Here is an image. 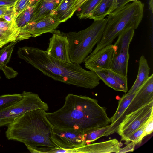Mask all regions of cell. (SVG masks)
Wrapping results in <instances>:
<instances>
[{
    "instance_id": "484cf974",
    "label": "cell",
    "mask_w": 153,
    "mask_h": 153,
    "mask_svg": "<svg viewBox=\"0 0 153 153\" xmlns=\"http://www.w3.org/2000/svg\"><path fill=\"white\" fill-rule=\"evenodd\" d=\"M153 131V114H152L146 124L142 137L143 139L146 136L150 134Z\"/></svg>"
},
{
    "instance_id": "f1b7e54d",
    "label": "cell",
    "mask_w": 153,
    "mask_h": 153,
    "mask_svg": "<svg viewBox=\"0 0 153 153\" xmlns=\"http://www.w3.org/2000/svg\"><path fill=\"white\" fill-rule=\"evenodd\" d=\"M87 0H77L72 8V11L73 13L74 14Z\"/></svg>"
},
{
    "instance_id": "52a82bcc",
    "label": "cell",
    "mask_w": 153,
    "mask_h": 153,
    "mask_svg": "<svg viewBox=\"0 0 153 153\" xmlns=\"http://www.w3.org/2000/svg\"><path fill=\"white\" fill-rule=\"evenodd\" d=\"M153 114V101L126 115L120 123L117 133L121 140L126 142L128 137L143 126Z\"/></svg>"
},
{
    "instance_id": "4dcf8cb0",
    "label": "cell",
    "mask_w": 153,
    "mask_h": 153,
    "mask_svg": "<svg viewBox=\"0 0 153 153\" xmlns=\"http://www.w3.org/2000/svg\"><path fill=\"white\" fill-rule=\"evenodd\" d=\"M149 5L150 9L152 13L153 11V0H149Z\"/></svg>"
},
{
    "instance_id": "603a6c76",
    "label": "cell",
    "mask_w": 153,
    "mask_h": 153,
    "mask_svg": "<svg viewBox=\"0 0 153 153\" xmlns=\"http://www.w3.org/2000/svg\"><path fill=\"white\" fill-rule=\"evenodd\" d=\"M101 0H88L77 10V15L80 19L88 18L91 13Z\"/></svg>"
},
{
    "instance_id": "4316f807",
    "label": "cell",
    "mask_w": 153,
    "mask_h": 153,
    "mask_svg": "<svg viewBox=\"0 0 153 153\" xmlns=\"http://www.w3.org/2000/svg\"><path fill=\"white\" fill-rule=\"evenodd\" d=\"M77 153L75 149H65L59 148H55L50 151L48 153Z\"/></svg>"
},
{
    "instance_id": "ac0fdd59",
    "label": "cell",
    "mask_w": 153,
    "mask_h": 153,
    "mask_svg": "<svg viewBox=\"0 0 153 153\" xmlns=\"http://www.w3.org/2000/svg\"><path fill=\"white\" fill-rule=\"evenodd\" d=\"M18 42H10L0 49V69L8 79L15 77L18 74L11 67L7 65L11 59L14 46Z\"/></svg>"
},
{
    "instance_id": "d590c367",
    "label": "cell",
    "mask_w": 153,
    "mask_h": 153,
    "mask_svg": "<svg viewBox=\"0 0 153 153\" xmlns=\"http://www.w3.org/2000/svg\"><path fill=\"white\" fill-rule=\"evenodd\" d=\"M119 1H120V0H125V1H129L130 2V1H139V0H118Z\"/></svg>"
},
{
    "instance_id": "6da1fadb",
    "label": "cell",
    "mask_w": 153,
    "mask_h": 153,
    "mask_svg": "<svg viewBox=\"0 0 153 153\" xmlns=\"http://www.w3.org/2000/svg\"><path fill=\"white\" fill-rule=\"evenodd\" d=\"M106 110L96 99L69 94L63 106L54 112H46V117L54 128L74 129L84 134L110 123Z\"/></svg>"
},
{
    "instance_id": "4fadbf2b",
    "label": "cell",
    "mask_w": 153,
    "mask_h": 153,
    "mask_svg": "<svg viewBox=\"0 0 153 153\" xmlns=\"http://www.w3.org/2000/svg\"><path fill=\"white\" fill-rule=\"evenodd\" d=\"M100 80L114 90L126 92L128 90L127 77L123 76L111 69H102L94 71Z\"/></svg>"
},
{
    "instance_id": "3957f363",
    "label": "cell",
    "mask_w": 153,
    "mask_h": 153,
    "mask_svg": "<svg viewBox=\"0 0 153 153\" xmlns=\"http://www.w3.org/2000/svg\"><path fill=\"white\" fill-rule=\"evenodd\" d=\"M7 127L5 132L7 139L24 143L31 153H48L58 148L51 139L53 127L44 110L37 109L25 113Z\"/></svg>"
},
{
    "instance_id": "8d00e7d4",
    "label": "cell",
    "mask_w": 153,
    "mask_h": 153,
    "mask_svg": "<svg viewBox=\"0 0 153 153\" xmlns=\"http://www.w3.org/2000/svg\"><path fill=\"white\" fill-rule=\"evenodd\" d=\"M3 47V46L0 44V48Z\"/></svg>"
},
{
    "instance_id": "836d02e7",
    "label": "cell",
    "mask_w": 153,
    "mask_h": 153,
    "mask_svg": "<svg viewBox=\"0 0 153 153\" xmlns=\"http://www.w3.org/2000/svg\"><path fill=\"white\" fill-rule=\"evenodd\" d=\"M5 11V8L2 7H0V16L3 15Z\"/></svg>"
},
{
    "instance_id": "1f68e13d",
    "label": "cell",
    "mask_w": 153,
    "mask_h": 153,
    "mask_svg": "<svg viewBox=\"0 0 153 153\" xmlns=\"http://www.w3.org/2000/svg\"><path fill=\"white\" fill-rule=\"evenodd\" d=\"M4 19L7 22H11V19L9 16L7 15H5L4 16Z\"/></svg>"
},
{
    "instance_id": "e0dca14e",
    "label": "cell",
    "mask_w": 153,
    "mask_h": 153,
    "mask_svg": "<svg viewBox=\"0 0 153 153\" xmlns=\"http://www.w3.org/2000/svg\"><path fill=\"white\" fill-rule=\"evenodd\" d=\"M61 0H39L35 4L33 13L29 23H34L50 16Z\"/></svg>"
},
{
    "instance_id": "7402d4cb",
    "label": "cell",
    "mask_w": 153,
    "mask_h": 153,
    "mask_svg": "<svg viewBox=\"0 0 153 153\" xmlns=\"http://www.w3.org/2000/svg\"><path fill=\"white\" fill-rule=\"evenodd\" d=\"M109 127V125H108L84 133L83 137L85 144H90L100 137L105 136Z\"/></svg>"
},
{
    "instance_id": "277c9868",
    "label": "cell",
    "mask_w": 153,
    "mask_h": 153,
    "mask_svg": "<svg viewBox=\"0 0 153 153\" xmlns=\"http://www.w3.org/2000/svg\"><path fill=\"white\" fill-rule=\"evenodd\" d=\"M129 2L126 1L108 15L102 38L91 53L112 44L114 39L125 29L132 27L135 29L138 27L143 17L144 4L140 1Z\"/></svg>"
},
{
    "instance_id": "7a4b0ae2",
    "label": "cell",
    "mask_w": 153,
    "mask_h": 153,
    "mask_svg": "<svg viewBox=\"0 0 153 153\" xmlns=\"http://www.w3.org/2000/svg\"><path fill=\"white\" fill-rule=\"evenodd\" d=\"M17 54L20 58L54 80L89 89L100 84V79L94 71L86 70L80 64L55 59L46 51L25 46L19 48Z\"/></svg>"
},
{
    "instance_id": "30bf717a",
    "label": "cell",
    "mask_w": 153,
    "mask_h": 153,
    "mask_svg": "<svg viewBox=\"0 0 153 153\" xmlns=\"http://www.w3.org/2000/svg\"><path fill=\"white\" fill-rule=\"evenodd\" d=\"M83 134L82 133L74 129L53 127L51 139L58 148L76 149L85 144Z\"/></svg>"
},
{
    "instance_id": "74e56055",
    "label": "cell",
    "mask_w": 153,
    "mask_h": 153,
    "mask_svg": "<svg viewBox=\"0 0 153 153\" xmlns=\"http://www.w3.org/2000/svg\"><path fill=\"white\" fill-rule=\"evenodd\" d=\"M1 79V76L0 75V79Z\"/></svg>"
},
{
    "instance_id": "83f0119b",
    "label": "cell",
    "mask_w": 153,
    "mask_h": 153,
    "mask_svg": "<svg viewBox=\"0 0 153 153\" xmlns=\"http://www.w3.org/2000/svg\"><path fill=\"white\" fill-rule=\"evenodd\" d=\"M135 145L133 142L131 141L129 143H128L126 147L123 148H121L118 153L133 152L134 150Z\"/></svg>"
},
{
    "instance_id": "44dd1931",
    "label": "cell",
    "mask_w": 153,
    "mask_h": 153,
    "mask_svg": "<svg viewBox=\"0 0 153 153\" xmlns=\"http://www.w3.org/2000/svg\"><path fill=\"white\" fill-rule=\"evenodd\" d=\"M77 0H61L50 16L61 23L66 21L73 15L72 9Z\"/></svg>"
},
{
    "instance_id": "d4e9b609",
    "label": "cell",
    "mask_w": 153,
    "mask_h": 153,
    "mask_svg": "<svg viewBox=\"0 0 153 153\" xmlns=\"http://www.w3.org/2000/svg\"><path fill=\"white\" fill-rule=\"evenodd\" d=\"M147 121L128 137L126 142V143H128L130 141H132L136 145L141 142L143 139L142 136Z\"/></svg>"
},
{
    "instance_id": "9a60e30c",
    "label": "cell",
    "mask_w": 153,
    "mask_h": 153,
    "mask_svg": "<svg viewBox=\"0 0 153 153\" xmlns=\"http://www.w3.org/2000/svg\"><path fill=\"white\" fill-rule=\"evenodd\" d=\"M122 144L117 139H114L103 142L85 144L75 149L77 153H118Z\"/></svg>"
},
{
    "instance_id": "d6a6232c",
    "label": "cell",
    "mask_w": 153,
    "mask_h": 153,
    "mask_svg": "<svg viewBox=\"0 0 153 153\" xmlns=\"http://www.w3.org/2000/svg\"><path fill=\"white\" fill-rule=\"evenodd\" d=\"M39 0H30L29 2V4L32 6L34 5Z\"/></svg>"
},
{
    "instance_id": "8fae6325",
    "label": "cell",
    "mask_w": 153,
    "mask_h": 153,
    "mask_svg": "<svg viewBox=\"0 0 153 153\" xmlns=\"http://www.w3.org/2000/svg\"><path fill=\"white\" fill-rule=\"evenodd\" d=\"M52 33L46 51L47 53L60 61L71 62L69 54V43L66 33L56 30Z\"/></svg>"
},
{
    "instance_id": "f546056e",
    "label": "cell",
    "mask_w": 153,
    "mask_h": 153,
    "mask_svg": "<svg viewBox=\"0 0 153 153\" xmlns=\"http://www.w3.org/2000/svg\"><path fill=\"white\" fill-rule=\"evenodd\" d=\"M27 1V0H21L19 3V7L20 9L23 8L26 4Z\"/></svg>"
},
{
    "instance_id": "cb8c5ba5",
    "label": "cell",
    "mask_w": 153,
    "mask_h": 153,
    "mask_svg": "<svg viewBox=\"0 0 153 153\" xmlns=\"http://www.w3.org/2000/svg\"><path fill=\"white\" fill-rule=\"evenodd\" d=\"M22 97V93L0 95V111L15 104Z\"/></svg>"
},
{
    "instance_id": "ba28073f",
    "label": "cell",
    "mask_w": 153,
    "mask_h": 153,
    "mask_svg": "<svg viewBox=\"0 0 153 153\" xmlns=\"http://www.w3.org/2000/svg\"><path fill=\"white\" fill-rule=\"evenodd\" d=\"M61 23L51 16H46L34 23H28L20 29L16 41L36 37L48 33H52Z\"/></svg>"
},
{
    "instance_id": "d6986e66",
    "label": "cell",
    "mask_w": 153,
    "mask_h": 153,
    "mask_svg": "<svg viewBox=\"0 0 153 153\" xmlns=\"http://www.w3.org/2000/svg\"><path fill=\"white\" fill-rule=\"evenodd\" d=\"M126 1L118 0H101L93 11L88 18L94 21L103 19L115 10L121 4Z\"/></svg>"
},
{
    "instance_id": "e575fe53",
    "label": "cell",
    "mask_w": 153,
    "mask_h": 153,
    "mask_svg": "<svg viewBox=\"0 0 153 153\" xmlns=\"http://www.w3.org/2000/svg\"><path fill=\"white\" fill-rule=\"evenodd\" d=\"M6 4V2L2 1H0V6L5 5Z\"/></svg>"
},
{
    "instance_id": "9c48e42d",
    "label": "cell",
    "mask_w": 153,
    "mask_h": 153,
    "mask_svg": "<svg viewBox=\"0 0 153 153\" xmlns=\"http://www.w3.org/2000/svg\"><path fill=\"white\" fill-rule=\"evenodd\" d=\"M117 49L114 44H111L96 52L91 53L84 62L85 68L94 71L102 69H111Z\"/></svg>"
},
{
    "instance_id": "2e32d148",
    "label": "cell",
    "mask_w": 153,
    "mask_h": 153,
    "mask_svg": "<svg viewBox=\"0 0 153 153\" xmlns=\"http://www.w3.org/2000/svg\"><path fill=\"white\" fill-rule=\"evenodd\" d=\"M137 91L130 94H126L120 98L115 113L110 118L111 124L109 125V129L105 133V136H107L117 132L119 125L123 120V114L135 95Z\"/></svg>"
},
{
    "instance_id": "ffe728a7",
    "label": "cell",
    "mask_w": 153,
    "mask_h": 153,
    "mask_svg": "<svg viewBox=\"0 0 153 153\" xmlns=\"http://www.w3.org/2000/svg\"><path fill=\"white\" fill-rule=\"evenodd\" d=\"M139 68L136 80L132 86L126 93L130 94L136 92L146 81L149 76L150 68L145 56L142 55L139 61Z\"/></svg>"
},
{
    "instance_id": "5bb4252c",
    "label": "cell",
    "mask_w": 153,
    "mask_h": 153,
    "mask_svg": "<svg viewBox=\"0 0 153 153\" xmlns=\"http://www.w3.org/2000/svg\"><path fill=\"white\" fill-rule=\"evenodd\" d=\"M114 44L117 47V49L111 69L123 76L127 77L130 43L127 42H119Z\"/></svg>"
},
{
    "instance_id": "5b68a950",
    "label": "cell",
    "mask_w": 153,
    "mask_h": 153,
    "mask_svg": "<svg viewBox=\"0 0 153 153\" xmlns=\"http://www.w3.org/2000/svg\"><path fill=\"white\" fill-rule=\"evenodd\" d=\"M107 18L94 20L87 28L66 33L69 43V54L71 62L80 64L92 52L100 41L106 24Z\"/></svg>"
},
{
    "instance_id": "7c38bea8",
    "label": "cell",
    "mask_w": 153,
    "mask_h": 153,
    "mask_svg": "<svg viewBox=\"0 0 153 153\" xmlns=\"http://www.w3.org/2000/svg\"><path fill=\"white\" fill-rule=\"evenodd\" d=\"M153 101V74H152L137 91L123 114V120L126 115Z\"/></svg>"
},
{
    "instance_id": "8992f818",
    "label": "cell",
    "mask_w": 153,
    "mask_h": 153,
    "mask_svg": "<svg viewBox=\"0 0 153 153\" xmlns=\"http://www.w3.org/2000/svg\"><path fill=\"white\" fill-rule=\"evenodd\" d=\"M22 99L15 104L0 111V127L7 126L20 115L37 109L47 111V103L42 100L36 93L26 91L22 93Z\"/></svg>"
}]
</instances>
